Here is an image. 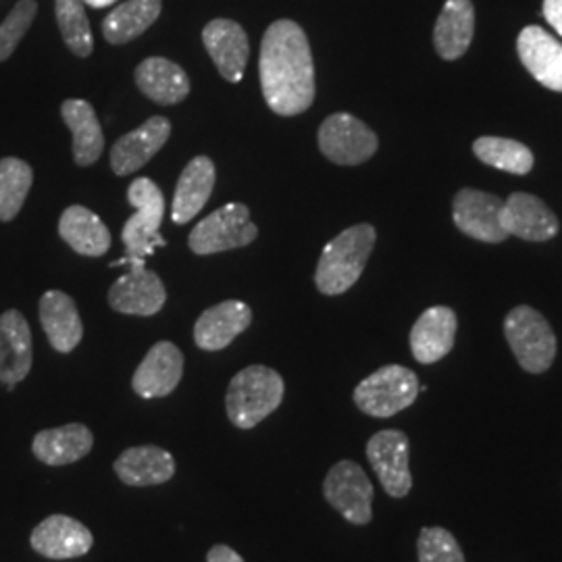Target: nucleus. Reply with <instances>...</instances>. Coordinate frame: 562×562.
I'll return each instance as SVG.
<instances>
[{"instance_id":"f257e3e1","label":"nucleus","mask_w":562,"mask_h":562,"mask_svg":"<svg viewBox=\"0 0 562 562\" xmlns=\"http://www.w3.org/2000/svg\"><path fill=\"white\" fill-rule=\"evenodd\" d=\"M262 97L281 117L304 113L315 101V65L311 44L296 21L271 23L262 36L259 59Z\"/></svg>"},{"instance_id":"f03ea898","label":"nucleus","mask_w":562,"mask_h":562,"mask_svg":"<svg viewBox=\"0 0 562 562\" xmlns=\"http://www.w3.org/2000/svg\"><path fill=\"white\" fill-rule=\"evenodd\" d=\"M378 232L369 223H359L344 229L323 248L317 265L315 283L325 296H338L348 292L364 271L367 261L373 252Z\"/></svg>"},{"instance_id":"7ed1b4c3","label":"nucleus","mask_w":562,"mask_h":562,"mask_svg":"<svg viewBox=\"0 0 562 562\" xmlns=\"http://www.w3.org/2000/svg\"><path fill=\"white\" fill-rule=\"evenodd\" d=\"M285 383L276 369L250 364L234 375L227 387V417L238 429H252L280 408Z\"/></svg>"},{"instance_id":"20e7f679","label":"nucleus","mask_w":562,"mask_h":562,"mask_svg":"<svg viewBox=\"0 0 562 562\" xmlns=\"http://www.w3.org/2000/svg\"><path fill=\"white\" fill-rule=\"evenodd\" d=\"M127 201L136 209V213L125 222L121 232L127 257L111 262V267L144 265L148 255H153L157 248L167 246L159 232L165 215L161 188L148 178H138L132 181L127 190Z\"/></svg>"},{"instance_id":"39448f33","label":"nucleus","mask_w":562,"mask_h":562,"mask_svg":"<svg viewBox=\"0 0 562 562\" xmlns=\"http://www.w3.org/2000/svg\"><path fill=\"white\" fill-rule=\"evenodd\" d=\"M504 336L527 373H546L557 359V336L540 311L521 304L504 319Z\"/></svg>"},{"instance_id":"423d86ee","label":"nucleus","mask_w":562,"mask_h":562,"mask_svg":"<svg viewBox=\"0 0 562 562\" xmlns=\"http://www.w3.org/2000/svg\"><path fill=\"white\" fill-rule=\"evenodd\" d=\"M419 387V380L411 369L385 364L357 385L355 404L369 417L390 419L415 404Z\"/></svg>"},{"instance_id":"0eeeda50","label":"nucleus","mask_w":562,"mask_h":562,"mask_svg":"<svg viewBox=\"0 0 562 562\" xmlns=\"http://www.w3.org/2000/svg\"><path fill=\"white\" fill-rule=\"evenodd\" d=\"M259 227L250 220V211L241 202L225 204L202 220L190 234L188 246L194 255L206 257L234 248H244L257 240Z\"/></svg>"},{"instance_id":"6e6552de","label":"nucleus","mask_w":562,"mask_h":562,"mask_svg":"<svg viewBox=\"0 0 562 562\" xmlns=\"http://www.w3.org/2000/svg\"><path fill=\"white\" fill-rule=\"evenodd\" d=\"M323 496L352 525H367L373 519L375 490L359 462H336L325 475Z\"/></svg>"},{"instance_id":"1a4fd4ad","label":"nucleus","mask_w":562,"mask_h":562,"mask_svg":"<svg viewBox=\"0 0 562 562\" xmlns=\"http://www.w3.org/2000/svg\"><path fill=\"white\" fill-rule=\"evenodd\" d=\"M319 148L325 159L336 165H361L369 161L380 140L375 132L350 113H334L319 127Z\"/></svg>"},{"instance_id":"9d476101","label":"nucleus","mask_w":562,"mask_h":562,"mask_svg":"<svg viewBox=\"0 0 562 562\" xmlns=\"http://www.w3.org/2000/svg\"><path fill=\"white\" fill-rule=\"evenodd\" d=\"M371 462L383 490L392 498H404L413 490L411 440L401 429H383L367 442Z\"/></svg>"},{"instance_id":"9b49d317","label":"nucleus","mask_w":562,"mask_h":562,"mask_svg":"<svg viewBox=\"0 0 562 562\" xmlns=\"http://www.w3.org/2000/svg\"><path fill=\"white\" fill-rule=\"evenodd\" d=\"M503 199L475 188H462L452 202V220L464 236L485 244L508 238L503 225Z\"/></svg>"},{"instance_id":"f8f14e48","label":"nucleus","mask_w":562,"mask_h":562,"mask_svg":"<svg viewBox=\"0 0 562 562\" xmlns=\"http://www.w3.org/2000/svg\"><path fill=\"white\" fill-rule=\"evenodd\" d=\"M34 552L50 561H69L88 554L94 536L83 522L67 515H50L38 522L30 536Z\"/></svg>"},{"instance_id":"ddd939ff","label":"nucleus","mask_w":562,"mask_h":562,"mask_svg":"<svg viewBox=\"0 0 562 562\" xmlns=\"http://www.w3.org/2000/svg\"><path fill=\"white\" fill-rule=\"evenodd\" d=\"M34 362V341L30 323L20 311L9 308L0 315V383L13 392Z\"/></svg>"},{"instance_id":"4468645a","label":"nucleus","mask_w":562,"mask_h":562,"mask_svg":"<svg viewBox=\"0 0 562 562\" xmlns=\"http://www.w3.org/2000/svg\"><path fill=\"white\" fill-rule=\"evenodd\" d=\"M165 301L167 292L161 278L144 265H134L109 290L111 308L123 315L153 317L165 306Z\"/></svg>"},{"instance_id":"2eb2a0df","label":"nucleus","mask_w":562,"mask_h":562,"mask_svg":"<svg viewBox=\"0 0 562 562\" xmlns=\"http://www.w3.org/2000/svg\"><path fill=\"white\" fill-rule=\"evenodd\" d=\"M183 375V355L171 341H157L142 359L132 387L142 398H165L180 385Z\"/></svg>"},{"instance_id":"dca6fc26","label":"nucleus","mask_w":562,"mask_h":562,"mask_svg":"<svg viewBox=\"0 0 562 562\" xmlns=\"http://www.w3.org/2000/svg\"><path fill=\"white\" fill-rule=\"evenodd\" d=\"M171 136V121L155 115L144 121L138 130L121 136L111 148V169L115 176L125 178L136 173L150 161Z\"/></svg>"},{"instance_id":"f3484780","label":"nucleus","mask_w":562,"mask_h":562,"mask_svg":"<svg viewBox=\"0 0 562 562\" xmlns=\"http://www.w3.org/2000/svg\"><path fill=\"white\" fill-rule=\"evenodd\" d=\"M202 42L223 80L238 83L244 78L250 57V42L240 23L232 20L209 21L202 30Z\"/></svg>"},{"instance_id":"a211bd4d","label":"nucleus","mask_w":562,"mask_h":562,"mask_svg":"<svg viewBox=\"0 0 562 562\" xmlns=\"http://www.w3.org/2000/svg\"><path fill=\"white\" fill-rule=\"evenodd\" d=\"M459 317L450 306H431L411 329V352L422 364L442 361L454 348Z\"/></svg>"},{"instance_id":"6ab92c4d","label":"nucleus","mask_w":562,"mask_h":562,"mask_svg":"<svg viewBox=\"0 0 562 562\" xmlns=\"http://www.w3.org/2000/svg\"><path fill=\"white\" fill-rule=\"evenodd\" d=\"M503 225L508 236L527 241H548L559 234V220L538 196L515 192L504 201Z\"/></svg>"},{"instance_id":"aec40b11","label":"nucleus","mask_w":562,"mask_h":562,"mask_svg":"<svg viewBox=\"0 0 562 562\" xmlns=\"http://www.w3.org/2000/svg\"><path fill=\"white\" fill-rule=\"evenodd\" d=\"M252 308L240 301H225L206 308L194 325V341L201 350L217 352L248 329Z\"/></svg>"},{"instance_id":"412c9836","label":"nucleus","mask_w":562,"mask_h":562,"mask_svg":"<svg viewBox=\"0 0 562 562\" xmlns=\"http://www.w3.org/2000/svg\"><path fill=\"white\" fill-rule=\"evenodd\" d=\"M517 50L525 69L548 90L562 92V42L543 27L527 25L519 34Z\"/></svg>"},{"instance_id":"4be33fe9","label":"nucleus","mask_w":562,"mask_h":562,"mask_svg":"<svg viewBox=\"0 0 562 562\" xmlns=\"http://www.w3.org/2000/svg\"><path fill=\"white\" fill-rule=\"evenodd\" d=\"M38 315H41L42 329L57 352L69 355L80 346L83 325H81L80 311L69 294L60 290L44 292Z\"/></svg>"},{"instance_id":"5701e85b","label":"nucleus","mask_w":562,"mask_h":562,"mask_svg":"<svg viewBox=\"0 0 562 562\" xmlns=\"http://www.w3.org/2000/svg\"><path fill=\"white\" fill-rule=\"evenodd\" d=\"M113 469L125 485L148 487L173 480L176 459L159 446H134L121 452Z\"/></svg>"},{"instance_id":"b1692460","label":"nucleus","mask_w":562,"mask_h":562,"mask_svg":"<svg viewBox=\"0 0 562 562\" xmlns=\"http://www.w3.org/2000/svg\"><path fill=\"white\" fill-rule=\"evenodd\" d=\"M94 436L83 423H69L53 429H42L32 442V452L48 467H65L92 452Z\"/></svg>"},{"instance_id":"393cba45","label":"nucleus","mask_w":562,"mask_h":562,"mask_svg":"<svg viewBox=\"0 0 562 562\" xmlns=\"http://www.w3.org/2000/svg\"><path fill=\"white\" fill-rule=\"evenodd\" d=\"M215 188V165L209 157H196L186 165L176 186L171 220L178 225L192 222L204 204L211 199Z\"/></svg>"},{"instance_id":"a878e982","label":"nucleus","mask_w":562,"mask_h":562,"mask_svg":"<svg viewBox=\"0 0 562 562\" xmlns=\"http://www.w3.org/2000/svg\"><path fill=\"white\" fill-rule=\"evenodd\" d=\"M136 86L142 94L157 104H180L190 94V78L178 63L150 57L136 67Z\"/></svg>"},{"instance_id":"bb28decb","label":"nucleus","mask_w":562,"mask_h":562,"mask_svg":"<svg viewBox=\"0 0 562 562\" xmlns=\"http://www.w3.org/2000/svg\"><path fill=\"white\" fill-rule=\"evenodd\" d=\"M475 34V9L471 0H446L434 27V46L443 60L461 59Z\"/></svg>"},{"instance_id":"cd10ccee","label":"nucleus","mask_w":562,"mask_h":562,"mask_svg":"<svg viewBox=\"0 0 562 562\" xmlns=\"http://www.w3.org/2000/svg\"><path fill=\"white\" fill-rule=\"evenodd\" d=\"M59 236L81 257H102L111 248V232L97 213L81 204L65 209L59 220Z\"/></svg>"},{"instance_id":"c85d7f7f","label":"nucleus","mask_w":562,"mask_h":562,"mask_svg":"<svg viewBox=\"0 0 562 562\" xmlns=\"http://www.w3.org/2000/svg\"><path fill=\"white\" fill-rule=\"evenodd\" d=\"M60 115L74 136V159L80 167H88L101 159L104 150L101 121L90 102L71 99L60 104Z\"/></svg>"},{"instance_id":"c756f323","label":"nucleus","mask_w":562,"mask_h":562,"mask_svg":"<svg viewBox=\"0 0 562 562\" xmlns=\"http://www.w3.org/2000/svg\"><path fill=\"white\" fill-rule=\"evenodd\" d=\"M161 15V0H125L102 21V36L109 44L136 41Z\"/></svg>"},{"instance_id":"7c9ffc66","label":"nucleus","mask_w":562,"mask_h":562,"mask_svg":"<svg viewBox=\"0 0 562 562\" xmlns=\"http://www.w3.org/2000/svg\"><path fill=\"white\" fill-rule=\"evenodd\" d=\"M473 153L480 161L515 176H527L533 169V153L510 138L498 136H483L473 142Z\"/></svg>"},{"instance_id":"2f4dec72","label":"nucleus","mask_w":562,"mask_h":562,"mask_svg":"<svg viewBox=\"0 0 562 562\" xmlns=\"http://www.w3.org/2000/svg\"><path fill=\"white\" fill-rule=\"evenodd\" d=\"M34 183V171L18 157L0 159V222H13Z\"/></svg>"},{"instance_id":"473e14b6","label":"nucleus","mask_w":562,"mask_h":562,"mask_svg":"<svg viewBox=\"0 0 562 562\" xmlns=\"http://www.w3.org/2000/svg\"><path fill=\"white\" fill-rule=\"evenodd\" d=\"M83 4V0H55V15L59 23L60 36L67 48L80 59L90 57L94 50L92 27Z\"/></svg>"},{"instance_id":"72a5a7b5","label":"nucleus","mask_w":562,"mask_h":562,"mask_svg":"<svg viewBox=\"0 0 562 562\" xmlns=\"http://www.w3.org/2000/svg\"><path fill=\"white\" fill-rule=\"evenodd\" d=\"M38 4L36 0H20L7 20L0 23V63L11 59L15 48L20 46L23 36L36 20Z\"/></svg>"},{"instance_id":"f704fd0d","label":"nucleus","mask_w":562,"mask_h":562,"mask_svg":"<svg viewBox=\"0 0 562 562\" xmlns=\"http://www.w3.org/2000/svg\"><path fill=\"white\" fill-rule=\"evenodd\" d=\"M419 562H464L461 543L443 527H425L417 540Z\"/></svg>"},{"instance_id":"c9c22d12","label":"nucleus","mask_w":562,"mask_h":562,"mask_svg":"<svg viewBox=\"0 0 562 562\" xmlns=\"http://www.w3.org/2000/svg\"><path fill=\"white\" fill-rule=\"evenodd\" d=\"M543 18L562 36V0H543Z\"/></svg>"},{"instance_id":"e433bc0d","label":"nucleus","mask_w":562,"mask_h":562,"mask_svg":"<svg viewBox=\"0 0 562 562\" xmlns=\"http://www.w3.org/2000/svg\"><path fill=\"white\" fill-rule=\"evenodd\" d=\"M206 562H244V559H241L240 554H238L234 548H229V546H225V543H217V546H213V548L209 550Z\"/></svg>"},{"instance_id":"4c0bfd02","label":"nucleus","mask_w":562,"mask_h":562,"mask_svg":"<svg viewBox=\"0 0 562 562\" xmlns=\"http://www.w3.org/2000/svg\"><path fill=\"white\" fill-rule=\"evenodd\" d=\"M86 4H90L92 9H104V7H111L113 2H117V0H83Z\"/></svg>"}]
</instances>
